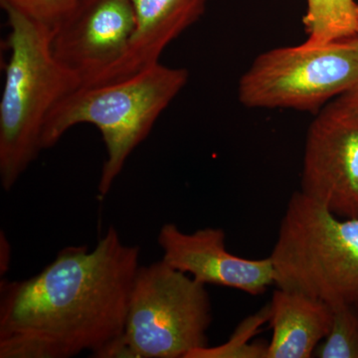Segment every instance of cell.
Returning <instances> with one entry per match:
<instances>
[{"instance_id": "5bb4252c", "label": "cell", "mask_w": 358, "mask_h": 358, "mask_svg": "<svg viewBox=\"0 0 358 358\" xmlns=\"http://www.w3.org/2000/svg\"><path fill=\"white\" fill-rule=\"evenodd\" d=\"M331 331L317 346L319 358H358V308L348 305L331 306Z\"/></svg>"}, {"instance_id": "277c9868", "label": "cell", "mask_w": 358, "mask_h": 358, "mask_svg": "<svg viewBox=\"0 0 358 358\" xmlns=\"http://www.w3.org/2000/svg\"><path fill=\"white\" fill-rule=\"evenodd\" d=\"M270 257L277 288L358 308V218L294 192Z\"/></svg>"}, {"instance_id": "e0dca14e", "label": "cell", "mask_w": 358, "mask_h": 358, "mask_svg": "<svg viewBox=\"0 0 358 358\" xmlns=\"http://www.w3.org/2000/svg\"><path fill=\"white\" fill-rule=\"evenodd\" d=\"M336 101H338L343 105L352 108V109L358 110V82L350 91L338 96Z\"/></svg>"}, {"instance_id": "2e32d148", "label": "cell", "mask_w": 358, "mask_h": 358, "mask_svg": "<svg viewBox=\"0 0 358 358\" xmlns=\"http://www.w3.org/2000/svg\"><path fill=\"white\" fill-rule=\"evenodd\" d=\"M0 250H1V252H0V254H1L0 255V273H1V275H3L8 270L11 258L10 245L7 241L3 233L0 235Z\"/></svg>"}, {"instance_id": "6da1fadb", "label": "cell", "mask_w": 358, "mask_h": 358, "mask_svg": "<svg viewBox=\"0 0 358 358\" xmlns=\"http://www.w3.org/2000/svg\"><path fill=\"white\" fill-rule=\"evenodd\" d=\"M141 248L110 227L22 281L0 284V358H103L124 334Z\"/></svg>"}, {"instance_id": "5b68a950", "label": "cell", "mask_w": 358, "mask_h": 358, "mask_svg": "<svg viewBox=\"0 0 358 358\" xmlns=\"http://www.w3.org/2000/svg\"><path fill=\"white\" fill-rule=\"evenodd\" d=\"M211 322L206 286L164 260L140 266L124 334L103 358H187L208 346Z\"/></svg>"}, {"instance_id": "7c38bea8", "label": "cell", "mask_w": 358, "mask_h": 358, "mask_svg": "<svg viewBox=\"0 0 358 358\" xmlns=\"http://www.w3.org/2000/svg\"><path fill=\"white\" fill-rule=\"evenodd\" d=\"M306 41L324 44L355 35L357 0H307Z\"/></svg>"}, {"instance_id": "8992f818", "label": "cell", "mask_w": 358, "mask_h": 358, "mask_svg": "<svg viewBox=\"0 0 358 358\" xmlns=\"http://www.w3.org/2000/svg\"><path fill=\"white\" fill-rule=\"evenodd\" d=\"M358 82V37L306 41L261 54L241 77L238 96L252 109L315 112Z\"/></svg>"}, {"instance_id": "7a4b0ae2", "label": "cell", "mask_w": 358, "mask_h": 358, "mask_svg": "<svg viewBox=\"0 0 358 358\" xmlns=\"http://www.w3.org/2000/svg\"><path fill=\"white\" fill-rule=\"evenodd\" d=\"M3 10L10 54L0 100V182L9 192L43 150L49 115L82 80L54 55L52 28L14 9Z\"/></svg>"}, {"instance_id": "3957f363", "label": "cell", "mask_w": 358, "mask_h": 358, "mask_svg": "<svg viewBox=\"0 0 358 358\" xmlns=\"http://www.w3.org/2000/svg\"><path fill=\"white\" fill-rule=\"evenodd\" d=\"M189 72L157 63L122 81L81 86L54 108L42 134L53 148L73 127L93 124L102 134L105 162L98 190L106 196L129 155L148 138L164 110L185 88Z\"/></svg>"}, {"instance_id": "ba28073f", "label": "cell", "mask_w": 358, "mask_h": 358, "mask_svg": "<svg viewBox=\"0 0 358 358\" xmlns=\"http://www.w3.org/2000/svg\"><path fill=\"white\" fill-rule=\"evenodd\" d=\"M134 21L131 0H79L52 29V50L84 85L122 58Z\"/></svg>"}, {"instance_id": "30bf717a", "label": "cell", "mask_w": 358, "mask_h": 358, "mask_svg": "<svg viewBox=\"0 0 358 358\" xmlns=\"http://www.w3.org/2000/svg\"><path fill=\"white\" fill-rule=\"evenodd\" d=\"M134 28L124 55L114 65L84 86L114 83L148 69L162 52L196 23L206 10L208 0H131Z\"/></svg>"}, {"instance_id": "9a60e30c", "label": "cell", "mask_w": 358, "mask_h": 358, "mask_svg": "<svg viewBox=\"0 0 358 358\" xmlns=\"http://www.w3.org/2000/svg\"><path fill=\"white\" fill-rule=\"evenodd\" d=\"M79 0H0L2 9L11 8L54 28L72 13Z\"/></svg>"}, {"instance_id": "52a82bcc", "label": "cell", "mask_w": 358, "mask_h": 358, "mask_svg": "<svg viewBox=\"0 0 358 358\" xmlns=\"http://www.w3.org/2000/svg\"><path fill=\"white\" fill-rule=\"evenodd\" d=\"M301 190L341 218H358V110L334 101L306 140Z\"/></svg>"}, {"instance_id": "9c48e42d", "label": "cell", "mask_w": 358, "mask_h": 358, "mask_svg": "<svg viewBox=\"0 0 358 358\" xmlns=\"http://www.w3.org/2000/svg\"><path fill=\"white\" fill-rule=\"evenodd\" d=\"M221 228L206 227L186 233L176 224L160 228L157 243L162 259L176 270L207 286L226 287L251 296L265 293L275 285L272 259H252L231 254Z\"/></svg>"}, {"instance_id": "8fae6325", "label": "cell", "mask_w": 358, "mask_h": 358, "mask_svg": "<svg viewBox=\"0 0 358 358\" xmlns=\"http://www.w3.org/2000/svg\"><path fill=\"white\" fill-rule=\"evenodd\" d=\"M267 358H310L333 324V308L299 292L277 288L270 303Z\"/></svg>"}, {"instance_id": "4fadbf2b", "label": "cell", "mask_w": 358, "mask_h": 358, "mask_svg": "<svg viewBox=\"0 0 358 358\" xmlns=\"http://www.w3.org/2000/svg\"><path fill=\"white\" fill-rule=\"evenodd\" d=\"M270 303L242 322L229 341L218 346H206L194 350L187 358H267L268 345L248 343L258 329L270 320Z\"/></svg>"}, {"instance_id": "ac0fdd59", "label": "cell", "mask_w": 358, "mask_h": 358, "mask_svg": "<svg viewBox=\"0 0 358 358\" xmlns=\"http://www.w3.org/2000/svg\"><path fill=\"white\" fill-rule=\"evenodd\" d=\"M355 35L358 37V0H357V30H355Z\"/></svg>"}]
</instances>
